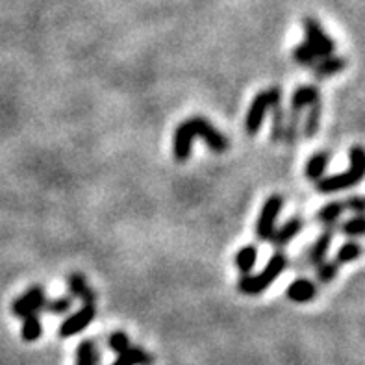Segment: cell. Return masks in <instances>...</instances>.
Segmentation results:
<instances>
[{"label":"cell","instance_id":"obj_1","mask_svg":"<svg viewBox=\"0 0 365 365\" xmlns=\"http://www.w3.org/2000/svg\"><path fill=\"white\" fill-rule=\"evenodd\" d=\"M195 137L204 139L208 149L215 154H223L228 149V139L217 130L215 126L204 117H189L176 126L173 136V154L178 163L187 161L191 154V143Z\"/></svg>","mask_w":365,"mask_h":365},{"label":"cell","instance_id":"obj_2","mask_svg":"<svg viewBox=\"0 0 365 365\" xmlns=\"http://www.w3.org/2000/svg\"><path fill=\"white\" fill-rule=\"evenodd\" d=\"M351 167L346 169L345 173L332 174V176H322L317 182V189L322 195H330V193L345 191L351 187L358 186L360 182L365 178V149L364 147H353L351 154H349Z\"/></svg>","mask_w":365,"mask_h":365},{"label":"cell","instance_id":"obj_3","mask_svg":"<svg viewBox=\"0 0 365 365\" xmlns=\"http://www.w3.org/2000/svg\"><path fill=\"white\" fill-rule=\"evenodd\" d=\"M287 267H290V258L284 252L272 254L258 274H243V279L237 282V290L242 291L243 295H250V297L261 295L269 285L274 284V280L279 279Z\"/></svg>","mask_w":365,"mask_h":365},{"label":"cell","instance_id":"obj_4","mask_svg":"<svg viewBox=\"0 0 365 365\" xmlns=\"http://www.w3.org/2000/svg\"><path fill=\"white\" fill-rule=\"evenodd\" d=\"M280 99H282V91L279 87H269V89L254 97V100L248 106L247 117H245V130H247L248 136H256L260 132L266 113L272 110L274 106H279Z\"/></svg>","mask_w":365,"mask_h":365},{"label":"cell","instance_id":"obj_5","mask_svg":"<svg viewBox=\"0 0 365 365\" xmlns=\"http://www.w3.org/2000/svg\"><path fill=\"white\" fill-rule=\"evenodd\" d=\"M284 206V198L280 195H271L263 202V208L260 211V217L256 221V235L260 242H269L272 232L276 228V219H279L280 211Z\"/></svg>","mask_w":365,"mask_h":365},{"label":"cell","instance_id":"obj_6","mask_svg":"<svg viewBox=\"0 0 365 365\" xmlns=\"http://www.w3.org/2000/svg\"><path fill=\"white\" fill-rule=\"evenodd\" d=\"M47 303V295L41 285H32L21 295L19 298H15L12 304V314L15 317H28V316H38L39 311H43V306Z\"/></svg>","mask_w":365,"mask_h":365},{"label":"cell","instance_id":"obj_7","mask_svg":"<svg viewBox=\"0 0 365 365\" xmlns=\"http://www.w3.org/2000/svg\"><path fill=\"white\" fill-rule=\"evenodd\" d=\"M304 26V36H306V43L311 47V50L316 52L319 58L332 56L335 45L332 41L330 36L325 34L322 26L319 25V21H316L314 17H306L303 23Z\"/></svg>","mask_w":365,"mask_h":365},{"label":"cell","instance_id":"obj_8","mask_svg":"<svg viewBox=\"0 0 365 365\" xmlns=\"http://www.w3.org/2000/svg\"><path fill=\"white\" fill-rule=\"evenodd\" d=\"M95 316H97L95 304H84L76 314H73V316L67 317V319L62 322L58 334H60V338H63V340H69V338H73V335L80 334V332H84V330L93 322Z\"/></svg>","mask_w":365,"mask_h":365},{"label":"cell","instance_id":"obj_9","mask_svg":"<svg viewBox=\"0 0 365 365\" xmlns=\"http://www.w3.org/2000/svg\"><path fill=\"white\" fill-rule=\"evenodd\" d=\"M335 235V226H325L322 234L317 237L314 245L304 252L306 256V261H308V267H317L321 261H325L328 254V248L332 245V239Z\"/></svg>","mask_w":365,"mask_h":365},{"label":"cell","instance_id":"obj_10","mask_svg":"<svg viewBox=\"0 0 365 365\" xmlns=\"http://www.w3.org/2000/svg\"><path fill=\"white\" fill-rule=\"evenodd\" d=\"M303 228H304L303 219H301V217H291L290 221H285L280 228H274L269 242H271L276 248H284L287 243L293 242V239L301 234V230Z\"/></svg>","mask_w":365,"mask_h":365},{"label":"cell","instance_id":"obj_11","mask_svg":"<svg viewBox=\"0 0 365 365\" xmlns=\"http://www.w3.org/2000/svg\"><path fill=\"white\" fill-rule=\"evenodd\" d=\"M317 295V285L308 279H297L285 290V297L293 303H309Z\"/></svg>","mask_w":365,"mask_h":365},{"label":"cell","instance_id":"obj_12","mask_svg":"<svg viewBox=\"0 0 365 365\" xmlns=\"http://www.w3.org/2000/svg\"><path fill=\"white\" fill-rule=\"evenodd\" d=\"M67 285L69 293L75 298H80L84 304H95V301H97L93 287L87 284L86 276L80 274V272H73L67 279Z\"/></svg>","mask_w":365,"mask_h":365},{"label":"cell","instance_id":"obj_13","mask_svg":"<svg viewBox=\"0 0 365 365\" xmlns=\"http://www.w3.org/2000/svg\"><path fill=\"white\" fill-rule=\"evenodd\" d=\"M154 358L141 346H128L117 354V360L112 365H152Z\"/></svg>","mask_w":365,"mask_h":365},{"label":"cell","instance_id":"obj_14","mask_svg":"<svg viewBox=\"0 0 365 365\" xmlns=\"http://www.w3.org/2000/svg\"><path fill=\"white\" fill-rule=\"evenodd\" d=\"M316 102H319V89L316 86H301L291 97V110L303 112Z\"/></svg>","mask_w":365,"mask_h":365},{"label":"cell","instance_id":"obj_15","mask_svg":"<svg viewBox=\"0 0 365 365\" xmlns=\"http://www.w3.org/2000/svg\"><path fill=\"white\" fill-rule=\"evenodd\" d=\"M346 62L343 58L335 56H325L321 58V62H317L314 65V73L317 78H330V76L340 75L341 71L345 69Z\"/></svg>","mask_w":365,"mask_h":365},{"label":"cell","instance_id":"obj_16","mask_svg":"<svg viewBox=\"0 0 365 365\" xmlns=\"http://www.w3.org/2000/svg\"><path fill=\"white\" fill-rule=\"evenodd\" d=\"M328 163H330L328 152H316L306 163V178L311 180V182H319L325 176Z\"/></svg>","mask_w":365,"mask_h":365},{"label":"cell","instance_id":"obj_17","mask_svg":"<svg viewBox=\"0 0 365 365\" xmlns=\"http://www.w3.org/2000/svg\"><path fill=\"white\" fill-rule=\"evenodd\" d=\"M258 260V247L256 245H245L235 254V267L242 274H250Z\"/></svg>","mask_w":365,"mask_h":365},{"label":"cell","instance_id":"obj_18","mask_svg":"<svg viewBox=\"0 0 365 365\" xmlns=\"http://www.w3.org/2000/svg\"><path fill=\"white\" fill-rule=\"evenodd\" d=\"M343 211H345V208H343V202H340V200L328 202L317 211V223H321L322 226H335L338 219L343 215Z\"/></svg>","mask_w":365,"mask_h":365},{"label":"cell","instance_id":"obj_19","mask_svg":"<svg viewBox=\"0 0 365 365\" xmlns=\"http://www.w3.org/2000/svg\"><path fill=\"white\" fill-rule=\"evenodd\" d=\"M76 365H99V351L95 341H82L76 349Z\"/></svg>","mask_w":365,"mask_h":365},{"label":"cell","instance_id":"obj_20","mask_svg":"<svg viewBox=\"0 0 365 365\" xmlns=\"http://www.w3.org/2000/svg\"><path fill=\"white\" fill-rule=\"evenodd\" d=\"M41 332H43V327H41V319L39 316H28L25 317V322H23V340L26 343H34L41 338Z\"/></svg>","mask_w":365,"mask_h":365},{"label":"cell","instance_id":"obj_21","mask_svg":"<svg viewBox=\"0 0 365 365\" xmlns=\"http://www.w3.org/2000/svg\"><path fill=\"white\" fill-rule=\"evenodd\" d=\"M274 115H272V126H271V141L279 143L284 141V130H285V121H287V113L282 110V106H274Z\"/></svg>","mask_w":365,"mask_h":365},{"label":"cell","instance_id":"obj_22","mask_svg":"<svg viewBox=\"0 0 365 365\" xmlns=\"http://www.w3.org/2000/svg\"><path fill=\"white\" fill-rule=\"evenodd\" d=\"M319 124H321V102H316L308 108V115H306V123H304V136H316Z\"/></svg>","mask_w":365,"mask_h":365},{"label":"cell","instance_id":"obj_23","mask_svg":"<svg viewBox=\"0 0 365 365\" xmlns=\"http://www.w3.org/2000/svg\"><path fill=\"white\" fill-rule=\"evenodd\" d=\"M360 256H362V247H360L356 242H346L343 243L335 254V263L338 266H343V263H349V261L358 260Z\"/></svg>","mask_w":365,"mask_h":365},{"label":"cell","instance_id":"obj_24","mask_svg":"<svg viewBox=\"0 0 365 365\" xmlns=\"http://www.w3.org/2000/svg\"><path fill=\"white\" fill-rule=\"evenodd\" d=\"M293 60L301 63V65H306V67H314L321 58L317 56L308 43H303L295 47V50H293Z\"/></svg>","mask_w":365,"mask_h":365},{"label":"cell","instance_id":"obj_25","mask_svg":"<svg viewBox=\"0 0 365 365\" xmlns=\"http://www.w3.org/2000/svg\"><path fill=\"white\" fill-rule=\"evenodd\" d=\"M340 230L349 237H362L365 235V215H356L341 224Z\"/></svg>","mask_w":365,"mask_h":365},{"label":"cell","instance_id":"obj_26","mask_svg":"<svg viewBox=\"0 0 365 365\" xmlns=\"http://www.w3.org/2000/svg\"><path fill=\"white\" fill-rule=\"evenodd\" d=\"M73 303H71V298L69 297H60V298H52L49 301L47 298V303L43 306V311H49L52 316H63V314H67L69 309H71Z\"/></svg>","mask_w":365,"mask_h":365},{"label":"cell","instance_id":"obj_27","mask_svg":"<svg viewBox=\"0 0 365 365\" xmlns=\"http://www.w3.org/2000/svg\"><path fill=\"white\" fill-rule=\"evenodd\" d=\"M317 269V279H319V282H322V284H328V282H332V280L335 279V274H338V269H340V266L335 263V261H321L319 266L316 267Z\"/></svg>","mask_w":365,"mask_h":365},{"label":"cell","instance_id":"obj_28","mask_svg":"<svg viewBox=\"0 0 365 365\" xmlns=\"http://www.w3.org/2000/svg\"><path fill=\"white\" fill-rule=\"evenodd\" d=\"M108 345H110V349L112 351H115V353H123L124 349H128L130 346V338L124 334V332H113L112 335H110V340H108Z\"/></svg>","mask_w":365,"mask_h":365},{"label":"cell","instance_id":"obj_29","mask_svg":"<svg viewBox=\"0 0 365 365\" xmlns=\"http://www.w3.org/2000/svg\"><path fill=\"white\" fill-rule=\"evenodd\" d=\"M343 208L351 210L358 215H365V197H349L343 200Z\"/></svg>","mask_w":365,"mask_h":365}]
</instances>
